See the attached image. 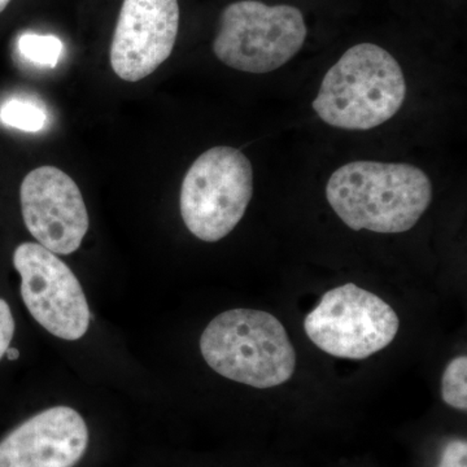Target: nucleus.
<instances>
[{
	"mask_svg": "<svg viewBox=\"0 0 467 467\" xmlns=\"http://www.w3.org/2000/svg\"><path fill=\"white\" fill-rule=\"evenodd\" d=\"M326 196L350 229L399 234L416 225L430 207L432 184L414 165L355 161L331 175Z\"/></svg>",
	"mask_w": 467,
	"mask_h": 467,
	"instance_id": "nucleus-1",
	"label": "nucleus"
},
{
	"mask_svg": "<svg viewBox=\"0 0 467 467\" xmlns=\"http://www.w3.org/2000/svg\"><path fill=\"white\" fill-rule=\"evenodd\" d=\"M407 97L400 64L389 52L359 43L326 73L313 109L326 124L370 130L392 119Z\"/></svg>",
	"mask_w": 467,
	"mask_h": 467,
	"instance_id": "nucleus-2",
	"label": "nucleus"
},
{
	"mask_svg": "<svg viewBox=\"0 0 467 467\" xmlns=\"http://www.w3.org/2000/svg\"><path fill=\"white\" fill-rule=\"evenodd\" d=\"M201 350L220 376L254 389L281 386L296 368V352L284 325L263 310L221 313L202 333Z\"/></svg>",
	"mask_w": 467,
	"mask_h": 467,
	"instance_id": "nucleus-3",
	"label": "nucleus"
},
{
	"mask_svg": "<svg viewBox=\"0 0 467 467\" xmlns=\"http://www.w3.org/2000/svg\"><path fill=\"white\" fill-rule=\"evenodd\" d=\"M254 195L247 156L218 146L195 160L184 175L180 207L184 225L202 242H218L241 223Z\"/></svg>",
	"mask_w": 467,
	"mask_h": 467,
	"instance_id": "nucleus-4",
	"label": "nucleus"
},
{
	"mask_svg": "<svg viewBox=\"0 0 467 467\" xmlns=\"http://www.w3.org/2000/svg\"><path fill=\"white\" fill-rule=\"evenodd\" d=\"M306 34L299 8L241 0L223 9L213 51L225 66L260 75L290 61L303 47Z\"/></svg>",
	"mask_w": 467,
	"mask_h": 467,
	"instance_id": "nucleus-5",
	"label": "nucleus"
},
{
	"mask_svg": "<svg viewBox=\"0 0 467 467\" xmlns=\"http://www.w3.org/2000/svg\"><path fill=\"white\" fill-rule=\"evenodd\" d=\"M400 321L373 292L347 284L326 292L304 328L319 349L339 358L364 359L389 347Z\"/></svg>",
	"mask_w": 467,
	"mask_h": 467,
	"instance_id": "nucleus-6",
	"label": "nucleus"
},
{
	"mask_svg": "<svg viewBox=\"0 0 467 467\" xmlns=\"http://www.w3.org/2000/svg\"><path fill=\"white\" fill-rule=\"evenodd\" d=\"M14 265L21 276V297L32 317L60 339H81L90 325V308L69 266L38 243L18 245Z\"/></svg>",
	"mask_w": 467,
	"mask_h": 467,
	"instance_id": "nucleus-7",
	"label": "nucleus"
},
{
	"mask_svg": "<svg viewBox=\"0 0 467 467\" xmlns=\"http://www.w3.org/2000/svg\"><path fill=\"white\" fill-rule=\"evenodd\" d=\"M24 223L38 244L55 254L78 250L88 230L81 190L60 169L45 165L24 178L20 189Z\"/></svg>",
	"mask_w": 467,
	"mask_h": 467,
	"instance_id": "nucleus-8",
	"label": "nucleus"
},
{
	"mask_svg": "<svg viewBox=\"0 0 467 467\" xmlns=\"http://www.w3.org/2000/svg\"><path fill=\"white\" fill-rule=\"evenodd\" d=\"M178 29V0H124L110 46L113 72L128 82L152 75L171 57Z\"/></svg>",
	"mask_w": 467,
	"mask_h": 467,
	"instance_id": "nucleus-9",
	"label": "nucleus"
},
{
	"mask_svg": "<svg viewBox=\"0 0 467 467\" xmlns=\"http://www.w3.org/2000/svg\"><path fill=\"white\" fill-rule=\"evenodd\" d=\"M88 445V426L78 411L50 408L0 441V467H75Z\"/></svg>",
	"mask_w": 467,
	"mask_h": 467,
	"instance_id": "nucleus-10",
	"label": "nucleus"
},
{
	"mask_svg": "<svg viewBox=\"0 0 467 467\" xmlns=\"http://www.w3.org/2000/svg\"><path fill=\"white\" fill-rule=\"evenodd\" d=\"M3 124L26 133H38L45 128V110L38 104L29 100L12 99L5 101L0 109Z\"/></svg>",
	"mask_w": 467,
	"mask_h": 467,
	"instance_id": "nucleus-11",
	"label": "nucleus"
},
{
	"mask_svg": "<svg viewBox=\"0 0 467 467\" xmlns=\"http://www.w3.org/2000/svg\"><path fill=\"white\" fill-rule=\"evenodd\" d=\"M63 48V42L55 36L27 33L18 39L20 54L30 63L42 67H57Z\"/></svg>",
	"mask_w": 467,
	"mask_h": 467,
	"instance_id": "nucleus-12",
	"label": "nucleus"
},
{
	"mask_svg": "<svg viewBox=\"0 0 467 467\" xmlns=\"http://www.w3.org/2000/svg\"><path fill=\"white\" fill-rule=\"evenodd\" d=\"M441 396L445 404L459 410L467 409V358L451 359L441 378Z\"/></svg>",
	"mask_w": 467,
	"mask_h": 467,
	"instance_id": "nucleus-13",
	"label": "nucleus"
},
{
	"mask_svg": "<svg viewBox=\"0 0 467 467\" xmlns=\"http://www.w3.org/2000/svg\"><path fill=\"white\" fill-rule=\"evenodd\" d=\"M438 467H467L466 441H451L442 451L441 463Z\"/></svg>",
	"mask_w": 467,
	"mask_h": 467,
	"instance_id": "nucleus-14",
	"label": "nucleus"
},
{
	"mask_svg": "<svg viewBox=\"0 0 467 467\" xmlns=\"http://www.w3.org/2000/svg\"><path fill=\"white\" fill-rule=\"evenodd\" d=\"M15 319L7 301L0 299V359L7 353L14 339Z\"/></svg>",
	"mask_w": 467,
	"mask_h": 467,
	"instance_id": "nucleus-15",
	"label": "nucleus"
},
{
	"mask_svg": "<svg viewBox=\"0 0 467 467\" xmlns=\"http://www.w3.org/2000/svg\"><path fill=\"white\" fill-rule=\"evenodd\" d=\"M8 358L11 359L18 358V350L17 349H9L7 350Z\"/></svg>",
	"mask_w": 467,
	"mask_h": 467,
	"instance_id": "nucleus-16",
	"label": "nucleus"
},
{
	"mask_svg": "<svg viewBox=\"0 0 467 467\" xmlns=\"http://www.w3.org/2000/svg\"><path fill=\"white\" fill-rule=\"evenodd\" d=\"M11 0H0V12L5 11V7L9 5Z\"/></svg>",
	"mask_w": 467,
	"mask_h": 467,
	"instance_id": "nucleus-17",
	"label": "nucleus"
}]
</instances>
